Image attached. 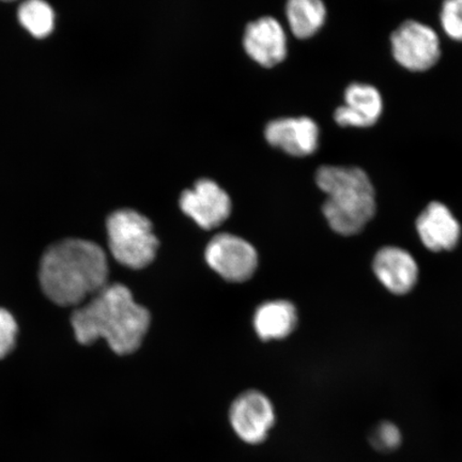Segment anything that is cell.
I'll list each match as a JSON object with an SVG mask.
<instances>
[{
  "instance_id": "14",
  "label": "cell",
  "mask_w": 462,
  "mask_h": 462,
  "mask_svg": "<svg viewBox=\"0 0 462 462\" xmlns=\"http://www.w3.org/2000/svg\"><path fill=\"white\" fill-rule=\"evenodd\" d=\"M298 315L293 304L277 300L259 306L254 316V328L265 342L282 339L291 335L297 327Z\"/></svg>"
},
{
  "instance_id": "8",
  "label": "cell",
  "mask_w": 462,
  "mask_h": 462,
  "mask_svg": "<svg viewBox=\"0 0 462 462\" xmlns=\"http://www.w3.org/2000/svg\"><path fill=\"white\" fill-rule=\"evenodd\" d=\"M180 208L199 227L210 230L226 221L233 207L229 195L217 182L200 179L181 194Z\"/></svg>"
},
{
  "instance_id": "10",
  "label": "cell",
  "mask_w": 462,
  "mask_h": 462,
  "mask_svg": "<svg viewBox=\"0 0 462 462\" xmlns=\"http://www.w3.org/2000/svg\"><path fill=\"white\" fill-rule=\"evenodd\" d=\"M265 140L292 157L313 154L319 143V128L309 117L282 118L271 121L264 131Z\"/></svg>"
},
{
  "instance_id": "15",
  "label": "cell",
  "mask_w": 462,
  "mask_h": 462,
  "mask_svg": "<svg viewBox=\"0 0 462 462\" xmlns=\"http://www.w3.org/2000/svg\"><path fill=\"white\" fill-rule=\"evenodd\" d=\"M286 14L294 36L308 39L325 24L327 8L320 0H291L287 4Z\"/></svg>"
},
{
  "instance_id": "7",
  "label": "cell",
  "mask_w": 462,
  "mask_h": 462,
  "mask_svg": "<svg viewBox=\"0 0 462 462\" xmlns=\"http://www.w3.org/2000/svg\"><path fill=\"white\" fill-rule=\"evenodd\" d=\"M230 424L242 441L256 446L267 439L275 423L273 403L263 393H244L230 408Z\"/></svg>"
},
{
  "instance_id": "13",
  "label": "cell",
  "mask_w": 462,
  "mask_h": 462,
  "mask_svg": "<svg viewBox=\"0 0 462 462\" xmlns=\"http://www.w3.org/2000/svg\"><path fill=\"white\" fill-rule=\"evenodd\" d=\"M346 106L335 111L334 119L340 126L368 128L374 125L383 111V100L375 87L354 83L345 91Z\"/></svg>"
},
{
  "instance_id": "11",
  "label": "cell",
  "mask_w": 462,
  "mask_h": 462,
  "mask_svg": "<svg viewBox=\"0 0 462 462\" xmlns=\"http://www.w3.org/2000/svg\"><path fill=\"white\" fill-rule=\"evenodd\" d=\"M374 273L389 291L406 294L417 285L419 267L407 251L395 246L381 248L373 263Z\"/></svg>"
},
{
  "instance_id": "3",
  "label": "cell",
  "mask_w": 462,
  "mask_h": 462,
  "mask_svg": "<svg viewBox=\"0 0 462 462\" xmlns=\"http://www.w3.org/2000/svg\"><path fill=\"white\" fill-rule=\"evenodd\" d=\"M316 183L327 195L322 211L335 233L359 234L374 217V188L359 167L322 166L317 171Z\"/></svg>"
},
{
  "instance_id": "1",
  "label": "cell",
  "mask_w": 462,
  "mask_h": 462,
  "mask_svg": "<svg viewBox=\"0 0 462 462\" xmlns=\"http://www.w3.org/2000/svg\"><path fill=\"white\" fill-rule=\"evenodd\" d=\"M150 314L137 304L128 287L107 285L71 317L79 343L90 345L104 338L119 356L131 355L140 348L150 327Z\"/></svg>"
},
{
  "instance_id": "17",
  "label": "cell",
  "mask_w": 462,
  "mask_h": 462,
  "mask_svg": "<svg viewBox=\"0 0 462 462\" xmlns=\"http://www.w3.org/2000/svg\"><path fill=\"white\" fill-rule=\"evenodd\" d=\"M441 25L449 38L462 42V0H448L441 10Z\"/></svg>"
},
{
  "instance_id": "9",
  "label": "cell",
  "mask_w": 462,
  "mask_h": 462,
  "mask_svg": "<svg viewBox=\"0 0 462 462\" xmlns=\"http://www.w3.org/2000/svg\"><path fill=\"white\" fill-rule=\"evenodd\" d=\"M244 46L246 54L265 68L285 60L287 38L280 22L264 16L246 26Z\"/></svg>"
},
{
  "instance_id": "12",
  "label": "cell",
  "mask_w": 462,
  "mask_h": 462,
  "mask_svg": "<svg viewBox=\"0 0 462 462\" xmlns=\"http://www.w3.org/2000/svg\"><path fill=\"white\" fill-rule=\"evenodd\" d=\"M420 241L432 252L452 251L458 245L461 227L442 202L432 201L417 219Z\"/></svg>"
},
{
  "instance_id": "19",
  "label": "cell",
  "mask_w": 462,
  "mask_h": 462,
  "mask_svg": "<svg viewBox=\"0 0 462 462\" xmlns=\"http://www.w3.org/2000/svg\"><path fill=\"white\" fill-rule=\"evenodd\" d=\"M17 325L7 310L0 309V359L9 355L15 345Z\"/></svg>"
},
{
  "instance_id": "2",
  "label": "cell",
  "mask_w": 462,
  "mask_h": 462,
  "mask_svg": "<svg viewBox=\"0 0 462 462\" xmlns=\"http://www.w3.org/2000/svg\"><path fill=\"white\" fill-rule=\"evenodd\" d=\"M106 254L94 242L67 239L51 245L40 264V284L60 306H77L108 285Z\"/></svg>"
},
{
  "instance_id": "18",
  "label": "cell",
  "mask_w": 462,
  "mask_h": 462,
  "mask_svg": "<svg viewBox=\"0 0 462 462\" xmlns=\"http://www.w3.org/2000/svg\"><path fill=\"white\" fill-rule=\"evenodd\" d=\"M371 442L380 452H391L401 446L402 433L396 425L383 421L373 431Z\"/></svg>"
},
{
  "instance_id": "6",
  "label": "cell",
  "mask_w": 462,
  "mask_h": 462,
  "mask_svg": "<svg viewBox=\"0 0 462 462\" xmlns=\"http://www.w3.org/2000/svg\"><path fill=\"white\" fill-rule=\"evenodd\" d=\"M205 257L212 270L231 282L250 280L258 267L255 247L231 234L216 236L207 245Z\"/></svg>"
},
{
  "instance_id": "4",
  "label": "cell",
  "mask_w": 462,
  "mask_h": 462,
  "mask_svg": "<svg viewBox=\"0 0 462 462\" xmlns=\"http://www.w3.org/2000/svg\"><path fill=\"white\" fill-rule=\"evenodd\" d=\"M108 245L120 264L133 270L148 267L159 248L152 224L137 211L123 209L112 213L106 222Z\"/></svg>"
},
{
  "instance_id": "16",
  "label": "cell",
  "mask_w": 462,
  "mask_h": 462,
  "mask_svg": "<svg viewBox=\"0 0 462 462\" xmlns=\"http://www.w3.org/2000/svg\"><path fill=\"white\" fill-rule=\"evenodd\" d=\"M54 11L49 4L31 0L19 9V20L29 32L36 38H44L53 32Z\"/></svg>"
},
{
  "instance_id": "5",
  "label": "cell",
  "mask_w": 462,
  "mask_h": 462,
  "mask_svg": "<svg viewBox=\"0 0 462 462\" xmlns=\"http://www.w3.org/2000/svg\"><path fill=\"white\" fill-rule=\"evenodd\" d=\"M393 56L407 70H430L441 55L440 40L430 26L417 21L404 22L391 37Z\"/></svg>"
}]
</instances>
